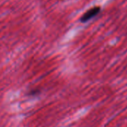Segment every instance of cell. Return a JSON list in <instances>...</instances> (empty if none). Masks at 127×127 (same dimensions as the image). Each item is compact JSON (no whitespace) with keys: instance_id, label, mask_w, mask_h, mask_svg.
I'll list each match as a JSON object with an SVG mask.
<instances>
[{"instance_id":"1","label":"cell","mask_w":127,"mask_h":127,"mask_svg":"<svg viewBox=\"0 0 127 127\" xmlns=\"http://www.w3.org/2000/svg\"><path fill=\"white\" fill-rule=\"evenodd\" d=\"M100 10H101V8L100 6H95V7L89 9L81 16L80 21L82 22H86L89 21L90 19H92V18L96 16L100 12Z\"/></svg>"}]
</instances>
